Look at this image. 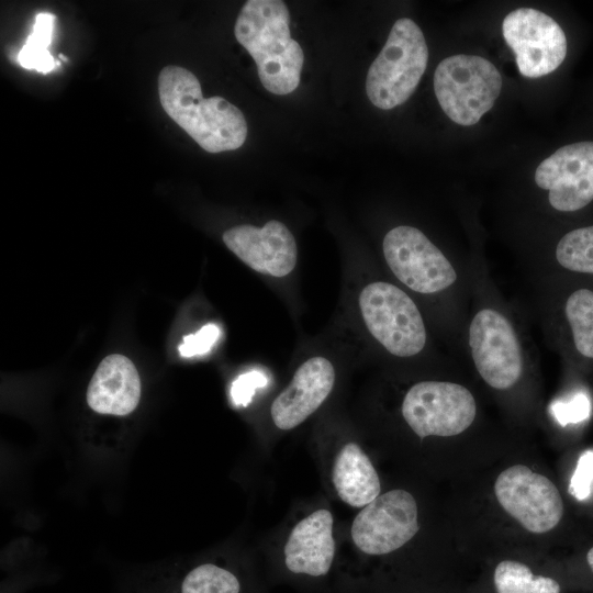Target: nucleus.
<instances>
[{"mask_svg":"<svg viewBox=\"0 0 593 593\" xmlns=\"http://www.w3.org/2000/svg\"><path fill=\"white\" fill-rule=\"evenodd\" d=\"M494 492L501 506L532 533H547L562 517L563 503L557 486L524 465L502 471Z\"/></svg>","mask_w":593,"mask_h":593,"instance_id":"9b49d317","label":"nucleus"},{"mask_svg":"<svg viewBox=\"0 0 593 593\" xmlns=\"http://www.w3.org/2000/svg\"><path fill=\"white\" fill-rule=\"evenodd\" d=\"M564 314L575 349L582 356L593 359V291H573L566 301Z\"/></svg>","mask_w":593,"mask_h":593,"instance_id":"aec40b11","label":"nucleus"},{"mask_svg":"<svg viewBox=\"0 0 593 593\" xmlns=\"http://www.w3.org/2000/svg\"><path fill=\"white\" fill-rule=\"evenodd\" d=\"M590 404L589 400L580 394L574 396L570 402L556 403L553 405V414L558 422L562 425L568 423H578L589 416Z\"/></svg>","mask_w":593,"mask_h":593,"instance_id":"a878e982","label":"nucleus"},{"mask_svg":"<svg viewBox=\"0 0 593 593\" xmlns=\"http://www.w3.org/2000/svg\"><path fill=\"white\" fill-rule=\"evenodd\" d=\"M586 560H588V563H589L590 568L593 571V547L588 551Z\"/></svg>","mask_w":593,"mask_h":593,"instance_id":"bb28decb","label":"nucleus"},{"mask_svg":"<svg viewBox=\"0 0 593 593\" xmlns=\"http://www.w3.org/2000/svg\"><path fill=\"white\" fill-rule=\"evenodd\" d=\"M142 384L134 363L123 355H110L98 366L87 389L89 407L100 414L124 416L138 405Z\"/></svg>","mask_w":593,"mask_h":593,"instance_id":"dca6fc26","label":"nucleus"},{"mask_svg":"<svg viewBox=\"0 0 593 593\" xmlns=\"http://www.w3.org/2000/svg\"><path fill=\"white\" fill-rule=\"evenodd\" d=\"M158 94L168 116L205 152L235 150L245 143L248 128L242 111L219 96L204 99L198 78L187 68L164 67Z\"/></svg>","mask_w":593,"mask_h":593,"instance_id":"f257e3e1","label":"nucleus"},{"mask_svg":"<svg viewBox=\"0 0 593 593\" xmlns=\"http://www.w3.org/2000/svg\"><path fill=\"white\" fill-rule=\"evenodd\" d=\"M332 482L338 497L351 507H363L380 495L377 470L356 443L345 444L335 457Z\"/></svg>","mask_w":593,"mask_h":593,"instance_id":"f3484780","label":"nucleus"},{"mask_svg":"<svg viewBox=\"0 0 593 593\" xmlns=\"http://www.w3.org/2000/svg\"><path fill=\"white\" fill-rule=\"evenodd\" d=\"M593 485V450L583 451L570 479L569 493L578 501L588 499Z\"/></svg>","mask_w":593,"mask_h":593,"instance_id":"5701e85b","label":"nucleus"},{"mask_svg":"<svg viewBox=\"0 0 593 593\" xmlns=\"http://www.w3.org/2000/svg\"><path fill=\"white\" fill-rule=\"evenodd\" d=\"M223 242L248 267L264 275L284 277L296 264V244L290 230L272 220L262 227L238 225L223 233Z\"/></svg>","mask_w":593,"mask_h":593,"instance_id":"ddd939ff","label":"nucleus"},{"mask_svg":"<svg viewBox=\"0 0 593 593\" xmlns=\"http://www.w3.org/2000/svg\"><path fill=\"white\" fill-rule=\"evenodd\" d=\"M536 184L548 190L550 205L573 212L593 200V142L564 145L544 159L535 171Z\"/></svg>","mask_w":593,"mask_h":593,"instance_id":"f8f14e48","label":"nucleus"},{"mask_svg":"<svg viewBox=\"0 0 593 593\" xmlns=\"http://www.w3.org/2000/svg\"><path fill=\"white\" fill-rule=\"evenodd\" d=\"M220 336L217 325L211 323L204 325L200 331L183 337L179 346V353L182 357H193L208 353L216 343Z\"/></svg>","mask_w":593,"mask_h":593,"instance_id":"b1692460","label":"nucleus"},{"mask_svg":"<svg viewBox=\"0 0 593 593\" xmlns=\"http://www.w3.org/2000/svg\"><path fill=\"white\" fill-rule=\"evenodd\" d=\"M288 8L280 0H249L236 19L237 42L254 58L266 90L283 96L294 91L304 61L300 44L291 37Z\"/></svg>","mask_w":593,"mask_h":593,"instance_id":"f03ea898","label":"nucleus"},{"mask_svg":"<svg viewBox=\"0 0 593 593\" xmlns=\"http://www.w3.org/2000/svg\"><path fill=\"white\" fill-rule=\"evenodd\" d=\"M556 259L570 271L593 273V225L562 236L556 247Z\"/></svg>","mask_w":593,"mask_h":593,"instance_id":"412c9836","label":"nucleus"},{"mask_svg":"<svg viewBox=\"0 0 593 593\" xmlns=\"http://www.w3.org/2000/svg\"><path fill=\"white\" fill-rule=\"evenodd\" d=\"M497 593H560L559 583L547 577L535 575L518 561H501L493 575Z\"/></svg>","mask_w":593,"mask_h":593,"instance_id":"a211bd4d","label":"nucleus"},{"mask_svg":"<svg viewBox=\"0 0 593 593\" xmlns=\"http://www.w3.org/2000/svg\"><path fill=\"white\" fill-rule=\"evenodd\" d=\"M502 33L524 77L548 75L566 58L567 38L561 26L536 9L519 8L510 12L503 20Z\"/></svg>","mask_w":593,"mask_h":593,"instance_id":"9d476101","label":"nucleus"},{"mask_svg":"<svg viewBox=\"0 0 593 593\" xmlns=\"http://www.w3.org/2000/svg\"><path fill=\"white\" fill-rule=\"evenodd\" d=\"M383 255L395 277L415 292H440L457 280L446 256L419 230L400 225L383 239Z\"/></svg>","mask_w":593,"mask_h":593,"instance_id":"0eeeda50","label":"nucleus"},{"mask_svg":"<svg viewBox=\"0 0 593 593\" xmlns=\"http://www.w3.org/2000/svg\"><path fill=\"white\" fill-rule=\"evenodd\" d=\"M55 19L56 16L48 12H41L35 16L32 32L18 54L22 67L47 74L58 65L48 51Z\"/></svg>","mask_w":593,"mask_h":593,"instance_id":"6ab92c4d","label":"nucleus"},{"mask_svg":"<svg viewBox=\"0 0 593 593\" xmlns=\"http://www.w3.org/2000/svg\"><path fill=\"white\" fill-rule=\"evenodd\" d=\"M401 411L418 437H450L473 423L477 405L472 393L461 384L422 381L406 392Z\"/></svg>","mask_w":593,"mask_h":593,"instance_id":"423d86ee","label":"nucleus"},{"mask_svg":"<svg viewBox=\"0 0 593 593\" xmlns=\"http://www.w3.org/2000/svg\"><path fill=\"white\" fill-rule=\"evenodd\" d=\"M359 307L371 335L392 355L411 357L424 348L423 317L400 288L383 281L369 283L359 294Z\"/></svg>","mask_w":593,"mask_h":593,"instance_id":"39448f33","label":"nucleus"},{"mask_svg":"<svg viewBox=\"0 0 593 593\" xmlns=\"http://www.w3.org/2000/svg\"><path fill=\"white\" fill-rule=\"evenodd\" d=\"M502 77L488 59L454 55L443 59L434 74V90L445 114L463 126L477 124L500 96Z\"/></svg>","mask_w":593,"mask_h":593,"instance_id":"20e7f679","label":"nucleus"},{"mask_svg":"<svg viewBox=\"0 0 593 593\" xmlns=\"http://www.w3.org/2000/svg\"><path fill=\"white\" fill-rule=\"evenodd\" d=\"M283 553L291 572L325 575L335 556L331 511L318 508L299 521L288 536Z\"/></svg>","mask_w":593,"mask_h":593,"instance_id":"2eb2a0df","label":"nucleus"},{"mask_svg":"<svg viewBox=\"0 0 593 593\" xmlns=\"http://www.w3.org/2000/svg\"><path fill=\"white\" fill-rule=\"evenodd\" d=\"M239 590L237 578L213 563L192 569L181 584V593H239Z\"/></svg>","mask_w":593,"mask_h":593,"instance_id":"4be33fe9","label":"nucleus"},{"mask_svg":"<svg viewBox=\"0 0 593 593\" xmlns=\"http://www.w3.org/2000/svg\"><path fill=\"white\" fill-rule=\"evenodd\" d=\"M469 347L480 377L491 388L507 390L523 372V354L514 327L499 311L484 307L469 326Z\"/></svg>","mask_w":593,"mask_h":593,"instance_id":"6e6552de","label":"nucleus"},{"mask_svg":"<svg viewBox=\"0 0 593 593\" xmlns=\"http://www.w3.org/2000/svg\"><path fill=\"white\" fill-rule=\"evenodd\" d=\"M418 529L414 496L396 489L380 494L363 506L353 521L350 535L360 551L379 556L401 548Z\"/></svg>","mask_w":593,"mask_h":593,"instance_id":"1a4fd4ad","label":"nucleus"},{"mask_svg":"<svg viewBox=\"0 0 593 593\" xmlns=\"http://www.w3.org/2000/svg\"><path fill=\"white\" fill-rule=\"evenodd\" d=\"M428 61V48L419 26L411 19L398 20L371 64L366 92L382 110L404 103L415 91Z\"/></svg>","mask_w":593,"mask_h":593,"instance_id":"7ed1b4c3","label":"nucleus"},{"mask_svg":"<svg viewBox=\"0 0 593 593\" xmlns=\"http://www.w3.org/2000/svg\"><path fill=\"white\" fill-rule=\"evenodd\" d=\"M334 383L335 370L329 360L324 357L306 360L271 404L275 425L282 430L299 426L322 405Z\"/></svg>","mask_w":593,"mask_h":593,"instance_id":"4468645a","label":"nucleus"},{"mask_svg":"<svg viewBox=\"0 0 593 593\" xmlns=\"http://www.w3.org/2000/svg\"><path fill=\"white\" fill-rule=\"evenodd\" d=\"M267 378L259 371L240 374L232 384L231 395L236 405H246L257 388L264 387Z\"/></svg>","mask_w":593,"mask_h":593,"instance_id":"393cba45","label":"nucleus"}]
</instances>
